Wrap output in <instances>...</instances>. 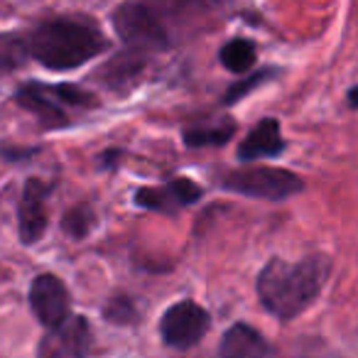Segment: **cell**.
Listing matches in <instances>:
<instances>
[{
    "mask_svg": "<svg viewBox=\"0 0 358 358\" xmlns=\"http://www.w3.org/2000/svg\"><path fill=\"white\" fill-rule=\"evenodd\" d=\"M329 275L331 258L324 253H312L299 263H289L275 255L258 273L255 289L265 312L280 322H289L317 302L324 285L329 282Z\"/></svg>",
    "mask_w": 358,
    "mask_h": 358,
    "instance_id": "cell-1",
    "label": "cell"
},
{
    "mask_svg": "<svg viewBox=\"0 0 358 358\" xmlns=\"http://www.w3.org/2000/svg\"><path fill=\"white\" fill-rule=\"evenodd\" d=\"M27 55L50 71H71L108 50V40L89 17H50L27 32Z\"/></svg>",
    "mask_w": 358,
    "mask_h": 358,
    "instance_id": "cell-2",
    "label": "cell"
},
{
    "mask_svg": "<svg viewBox=\"0 0 358 358\" xmlns=\"http://www.w3.org/2000/svg\"><path fill=\"white\" fill-rule=\"evenodd\" d=\"M13 101L22 110L35 115L47 130L66 128L71 123L69 110H89L99 106V99L79 84H40V81L22 84L13 94Z\"/></svg>",
    "mask_w": 358,
    "mask_h": 358,
    "instance_id": "cell-3",
    "label": "cell"
},
{
    "mask_svg": "<svg viewBox=\"0 0 358 358\" xmlns=\"http://www.w3.org/2000/svg\"><path fill=\"white\" fill-rule=\"evenodd\" d=\"M219 185L226 192L248 196V199H265V201H285L304 189V182L299 179V174L282 167H263V164H258V167L229 169L219 179Z\"/></svg>",
    "mask_w": 358,
    "mask_h": 358,
    "instance_id": "cell-4",
    "label": "cell"
},
{
    "mask_svg": "<svg viewBox=\"0 0 358 358\" xmlns=\"http://www.w3.org/2000/svg\"><path fill=\"white\" fill-rule=\"evenodd\" d=\"M115 35L123 40L125 50L148 57L150 52H162L169 47V37L159 15L143 3H123L110 15Z\"/></svg>",
    "mask_w": 358,
    "mask_h": 358,
    "instance_id": "cell-5",
    "label": "cell"
},
{
    "mask_svg": "<svg viewBox=\"0 0 358 358\" xmlns=\"http://www.w3.org/2000/svg\"><path fill=\"white\" fill-rule=\"evenodd\" d=\"M211 329V314L206 312L201 304L192 302V299H182V302L172 304L159 319V336L169 348H187L196 346L201 338L209 334Z\"/></svg>",
    "mask_w": 358,
    "mask_h": 358,
    "instance_id": "cell-6",
    "label": "cell"
},
{
    "mask_svg": "<svg viewBox=\"0 0 358 358\" xmlns=\"http://www.w3.org/2000/svg\"><path fill=\"white\" fill-rule=\"evenodd\" d=\"M94 334L91 324L81 314H71L64 324L42 336L37 346V358H89Z\"/></svg>",
    "mask_w": 358,
    "mask_h": 358,
    "instance_id": "cell-7",
    "label": "cell"
},
{
    "mask_svg": "<svg viewBox=\"0 0 358 358\" xmlns=\"http://www.w3.org/2000/svg\"><path fill=\"white\" fill-rule=\"evenodd\" d=\"M30 307L42 327L57 329L71 317L69 287L55 273L37 275L30 285Z\"/></svg>",
    "mask_w": 358,
    "mask_h": 358,
    "instance_id": "cell-8",
    "label": "cell"
},
{
    "mask_svg": "<svg viewBox=\"0 0 358 358\" xmlns=\"http://www.w3.org/2000/svg\"><path fill=\"white\" fill-rule=\"evenodd\" d=\"M201 196H204V189L196 182H192L189 177H177L169 179L162 187H140V189H135L133 201L135 206L145 211L174 216L179 209L196 204Z\"/></svg>",
    "mask_w": 358,
    "mask_h": 358,
    "instance_id": "cell-9",
    "label": "cell"
},
{
    "mask_svg": "<svg viewBox=\"0 0 358 358\" xmlns=\"http://www.w3.org/2000/svg\"><path fill=\"white\" fill-rule=\"evenodd\" d=\"M52 194V185L40 177H30L22 187L20 204H17V231L25 245H35L42 241L50 224L47 216V199Z\"/></svg>",
    "mask_w": 358,
    "mask_h": 358,
    "instance_id": "cell-10",
    "label": "cell"
},
{
    "mask_svg": "<svg viewBox=\"0 0 358 358\" xmlns=\"http://www.w3.org/2000/svg\"><path fill=\"white\" fill-rule=\"evenodd\" d=\"M285 152V138L278 118H263L258 125H253L243 143L238 145L241 162H253L260 157H278Z\"/></svg>",
    "mask_w": 358,
    "mask_h": 358,
    "instance_id": "cell-11",
    "label": "cell"
},
{
    "mask_svg": "<svg viewBox=\"0 0 358 358\" xmlns=\"http://www.w3.org/2000/svg\"><path fill=\"white\" fill-rule=\"evenodd\" d=\"M221 358H268L270 343L255 327L245 322H238L229 327L219 343Z\"/></svg>",
    "mask_w": 358,
    "mask_h": 358,
    "instance_id": "cell-12",
    "label": "cell"
},
{
    "mask_svg": "<svg viewBox=\"0 0 358 358\" xmlns=\"http://www.w3.org/2000/svg\"><path fill=\"white\" fill-rule=\"evenodd\" d=\"M145 64H148V57L125 50V52H120V55H115L113 59L99 71V76H103V79H99V81H103L108 89L118 91V94H125V91L130 89V84H135L138 76L143 74Z\"/></svg>",
    "mask_w": 358,
    "mask_h": 358,
    "instance_id": "cell-13",
    "label": "cell"
},
{
    "mask_svg": "<svg viewBox=\"0 0 358 358\" xmlns=\"http://www.w3.org/2000/svg\"><path fill=\"white\" fill-rule=\"evenodd\" d=\"M258 59V47L245 37H234L219 52V62L231 74H245Z\"/></svg>",
    "mask_w": 358,
    "mask_h": 358,
    "instance_id": "cell-14",
    "label": "cell"
},
{
    "mask_svg": "<svg viewBox=\"0 0 358 358\" xmlns=\"http://www.w3.org/2000/svg\"><path fill=\"white\" fill-rule=\"evenodd\" d=\"M236 135L234 120H224L216 125H196V128H187L182 133L187 148H216V145H226Z\"/></svg>",
    "mask_w": 358,
    "mask_h": 358,
    "instance_id": "cell-15",
    "label": "cell"
},
{
    "mask_svg": "<svg viewBox=\"0 0 358 358\" xmlns=\"http://www.w3.org/2000/svg\"><path fill=\"white\" fill-rule=\"evenodd\" d=\"M25 32H0V71H15L27 64Z\"/></svg>",
    "mask_w": 358,
    "mask_h": 358,
    "instance_id": "cell-16",
    "label": "cell"
},
{
    "mask_svg": "<svg viewBox=\"0 0 358 358\" xmlns=\"http://www.w3.org/2000/svg\"><path fill=\"white\" fill-rule=\"evenodd\" d=\"M94 226H96V211L91 209V204L71 206L64 214V219H62V231L74 241H84L94 231Z\"/></svg>",
    "mask_w": 358,
    "mask_h": 358,
    "instance_id": "cell-17",
    "label": "cell"
},
{
    "mask_svg": "<svg viewBox=\"0 0 358 358\" xmlns=\"http://www.w3.org/2000/svg\"><path fill=\"white\" fill-rule=\"evenodd\" d=\"M278 74H280V71L275 69V66H265V69L255 71V74L245 76V79H238L236 84H231L229 89H226V94H224V99H221V103H224V106L238 103V101L245 99V96H248L250 91H255L258 86H263V84H268V81H273Z\"/></svg>",
    "mask_w": 358,
    "mask_h": 358,
    "instance_id": "cell-18",
    "label": "cell"
},
{
    "mask_svg": "<svg viewBox=\"0 0 358 358\" xmlns=\"http://www.w3.org/2000/svg\"><path fill=\"white\" fill-rule=\"evenodd\" d=\"M103 319L115 327H130V324L138 322V307L130 299V294L118 292L103 304Z\"/></svg>",
    "mask_w": 358,
    "mask_h": 358,
    "instance_id": "cell-19",
    "label": "cell"
},
{
    "mask_svg": "<svg viewBox=\"0 0 358 358\" xmlns=\"http://www.w3.org/2000/svg\"><path fill=\"white\" fill-rule=\"evenodd\" d=\"M0 152H3V157L6 159H27V155L37 152V150H30V148H20V150H13V148H0Z\"/></svg>",
    "mask_w": 358,
    "mask_h": 358,
    "instance_id": "cell-20",
    "label": "cell"
},
{
    "mask_svg": "<svg viewBox=\"0 0 358 358\" xmlns=\"http://www.w3.org/2000/svg\"><path fill=\"white\" fill-rule=\"evenodd\" d=\"M348 106H351V108H356V86H351V89H348Z\"/></svg>",
    "mask_w": 358,
    "mask_h": 358,
    "instance_id": "cell-21",
    "label": "cell"
}]
</instances>
